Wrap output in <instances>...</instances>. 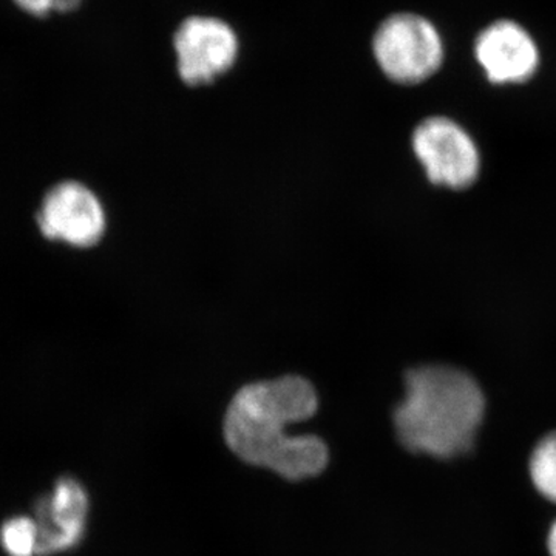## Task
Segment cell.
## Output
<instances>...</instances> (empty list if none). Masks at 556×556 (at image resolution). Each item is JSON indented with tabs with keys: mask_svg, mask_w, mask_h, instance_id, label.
<instances>
[{
	"mask_svg": "<svg viewBox=\"0 0 556 556\" xmlns=\"http://www.w3.org/2000/svg\"><path fill=\"white\" fill-rule=\"evenodd\" d=\"M313 383L289 375L240 388L226 409L228 447L251 466L269 468L289 481L313 478L328 466L327 444L317 437H291L288 428L316 415Z\"/></svg>",
	"mask_w": 556,
	"mask_h": 556,
	"instance_id": "1",
	"label": "cell"
},
{
	"mask_svg": "<svg viewBox=\"0 0 556 556\" xmlns=\"http://www.w3.org/2000/svg\"><path fill=\"white\" fill-rule=\"evenodd\" d=\"M405 394L394 409L401 444L413 453L453 457L473 445L485 413L478 380L452 365L408 369Z\"/></svg>",
	"mask_w": 556,
	"mask_h": 556,
	"instance_id": "2",
	"label": "cell"
},
{
	"mask_svg": "<svg viewBox=\"0 0 556 556\" xmlns=\"http://www.w3.org/2000/svg\"><path fill=\"white\" fill-rule=\"evenodd\" d=\"M388 78L415 86L431 78L444 62V42L433 24L415 13H399L380 25L372 42Z\"/></svg>",
	"mask_w": 556,
	"mask_h": 556,
	"instance_id": "3",
	"label": "cell"
},
{
	"mask_svg": "<svg viewBox=\"0 0 556 556\" xmlns=\"http://www.w3.org/2000/svg\"><path fill=\"white\" fill-rule=\"evenodd\" d=\"M412 146L433 186L460 192L475 186L481 175L477 141L447 116L424 119L413 131Z\"/></svg>",
	"mask_w": 556,
	"mask_h": 556,
	"instance_id": "4",
	"label": "cell"
},
{
	"mask_svg": "<svg viewBox=\"0 0 556 556\" xmlns=\"http://www.w3.org/2000/svg\"><path fill=\"white\" fill-rule=\"evenodd\" d=\"M38 226L46 239L91 248L104 236V208L87 186L78 181L60 182L43 199Z\"/></svg>",
	"mask_w": 556,
	"mask_h": 556,
	"instance_id": "5",
	"label": "cell"
},
{
	"mask_svg": "<svg viewBox=\"0 0 556 556\" xmlns=\"http://www.w3.org/2000/svg\"><path fill=\"white\" fill-rule=\"evenodd\" d=\"M178 72L190 86L212 83L232 67L239 40L228 24L214 17H190L175 35Z\"/></svg>",
	"mask_w": 556,
	"mask_h": 556,
	"instance_id": "6",
	"label": "cell"
},
{
	"mask_svg": "<svg viewBox=\"0 0 556 556\" xmlns=\"http://www.w3.org/2000/svg\"><path fill=\"white\" fill-rule=\"evenodd\" d=\"M475 56L486 79L495 86L525 84L540 67L535 40L514 21L493 22L479 33Z\"/></svg>",
	"mask_w": 556,
	"mask_h": 556,
	"instance_id": "7",
	"label": "cell"
},
{
	"mask_svg": "<svg viewBox=\"0 0 556 556\" xmlns=\"http://www.w3.org/2000/svg\"><path fill=\"white\" fill-rule=\"evenodd\" d=\"M89 497L75 479L62 478L53 495L36 508L38 547L36 555L58 554L76 546L86 529Z\"/></svg>",
	"mask_w": 556,
	"mask_h": 556,
	"instance_id": "8",
	"label": "cell"
},
{
	"mask_svg": "<svg viewBox=\"0 0 556 556\" xmlns=\"http://www.w3.org/2000/svg\"><path fill=\"white\" fill-rule=\"evenodd\" d=\"M530 477L541 495L556 503V431L544 438L533 450Z\"/></svg>",
	"mask_w": 556,
	"mask_h": 556,
	"instance_id": "9",
	"label": "cell"
},
{
	"mask_svg": "<svg viewBox=\"0 0 556 556\" xmlns=\"http://www.w3.org/2000/svg\"><path fill=\"white\" fill-rule=\"evenodd\" d=\"M0 538L10 556H33L38 547V526L35 519L13 518L3 525Z\"/></svg>",
	"mask_w": 556,
	"mask_h": 556,
	"instance_id": "10",
	"label": "cell"
},
{
	"mask_svg": "<svg viewBox=\"0 0 556 556\" xmlns=\"http://www.w3.org/2000/svg\"><path fill=\"white\" fill-rule=\"evenodd\" d=\"M27 13L43 16L50 11H70L76 9L83 0H14Z\"/></svg>",
	"mask_w": 556,
	"mask_h": 556,
	"instance_id": "11",
	"label": "cell"
},
{
	"mask_svg": "<svg viewBox=\"0 0 556 556\" xmlns=\"http://www.w3.org/2000/svg\"><path fill=\"white\" fill-rule=\"evenodd\" d=\"M548 551H551L552 556H556V522L552 527L551 535H548Z\"/></svg>",
	"mask_w": 556,
	"mask_h": 556,
	"instance_id": "12",
	"label": "cell"
}]
</instances>
